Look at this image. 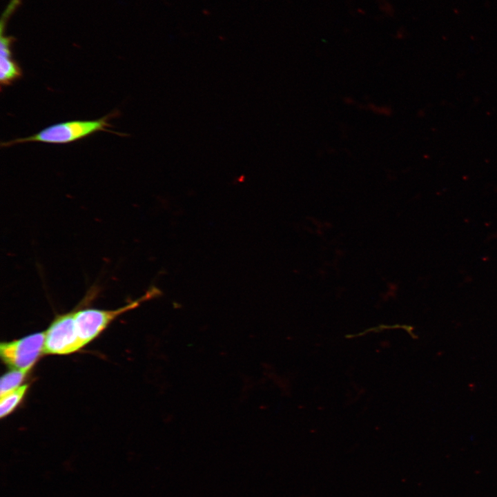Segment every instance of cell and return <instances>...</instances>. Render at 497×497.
<instances>
[{
    "label": "cell",
    "instance_id": "1",
    "mask_svg": "<svg viewBox=\"0 0 497 497\" xmlns=\"http://www.w3.org/2000/svg\"><path fill=\"white\" fill-rule=\"evenodd\" d=\"M116 115L117 112H113L95 120H74L55 124L33 135L2 142L1 146L31 142L64 144L81 139L98 131L112 132L108 129L112 126L108 121Z\"/></svg>",
    "mask_w": 497,
    "mask_h": 497
},
{
    "label": "cell",
    "instance_id": "2",
    "mask_svg": "<svg viewBox=\"0 0 497 497\" xmlns=\"http://www.w3.org/2000/svg\"><path fill=\"white\" fill-rule=\"evenodd\" d=\"M159 291L153 287L137 300L116 309H75L74 320L77 335L83 344L97 337L120 315L137 307L141 303L156 296Z\"/></svg>",
    "mask_w": 497,
    "mask_h": 497
},
{
    "label": "cell",
    "instance_id": "3",
    "mask_svg": "<svg viewBox=\"0 0 497 497\" xmlns=\"http://www.w3.org/2000/svg\"><path fill=\"white\" fill-rule=\"evenodd\" d=\"M45 332L36 333L19 340L2 342L0 355L14 369L28 371L44 353Z\"/></svg>",
    "mask_w": 497,
    "mask_h": 497
},
{
    "label": "cell",
    "instance_id": "4",
    "mask_svg": "<svg viewBox=\"0 0 497 497\" xmlns=\"http://www.w3.org/2000/svg\"><path fill=\"white\" fill-rule=\"evenodd\" d=\"M74 312L57 315L52 322L45 332V353L69 354L84 347L75 329Z\"/></svg>",
    "mask_w": 497,
    "mask_h": 497
},
{
    "label": "cell",
    "instance_id": "5",
    "mask_svg": "<svg viewBox=\"0 0 497 497\" xmlns=\"http://www.w3.org/2000/svg\"><path fill=\"white\" fill-rule=\"evenodd\" d=\"M10 46V39L1 37L0 42V83L1 86H10L22 76L21 68L12 59Z\"/></svg>",
    "mask_w": 497,
    "mask_h": 497
},
{
    "label": "cell",
    "instance_id": "6",
    "mask_svg": "<svg viewBox=\"0 0 497 497\" xmlns=\"http://www.w3.org/2000/svg\"><path fill=\"white\" fill-rule=\"evenodd\" d=\"M28 387V384L21 385L15 390L1 397L0 416L1 418L11 413L20 403Z\"/></svg>",
    "mask_w": 497,
    "mask_h": 497
},
{
    "label": "cell",
    "instance_id": "7",
    "mask_svg": "<svg viewBox=\"0 0 497 497\" xmlns=\"http://www.w3.org/2000/svg\"><path fill=\"white\" fill-rule=\"evenodd\" d=\"M27 373L26 371L12 369L3 375L0 383V397L19 387Z\"/></svg>",
    "mask_w": 497,
    "mask_h": 497
}]
</instances>
